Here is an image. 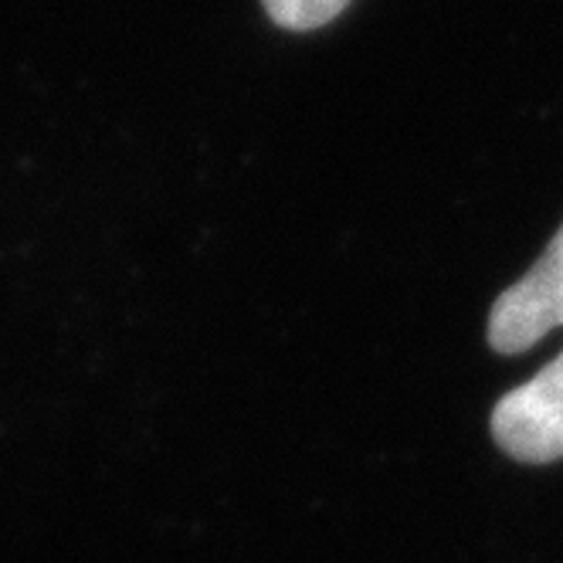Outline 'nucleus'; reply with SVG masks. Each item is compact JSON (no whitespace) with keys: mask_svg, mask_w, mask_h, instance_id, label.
Instances as JSON below:
<instances>
[{"mask_svg":"<svg viewBox=\"0 0 563 563\" xmlns=\"http://www.w3.org/2000/svg\"><path fill=\"white\" fill-rule=\"evenodd\" d=\"M493 438L516 462L543 465L563 459V353L499 400Z\"/></svg>","mask_w":563,"mask_h":563,"instance_id":"nucleus-1","label":"nucleus"},{"mask_svg":"<svg viewBox=\"0 0 563 563\" xmlns=\"http://www.w3.org/2000/svg\"><path fill=\"white\" fill-rule=\"evenodd\" d=\"M556 327H563V224L540 262L496 299L489 343L496 353H522Z\"/></svg>","mask_w":563,"mask_h":563,"instance_id":"nucleus-2","label":"nucleus"},{"mask_svg":"<svg viewBox=\"0 0 563 563\" xmlns=\"http://www.w3.org/2000/svg\"><path fill=\"white\" fill-rule=\"evenodd\" d=\"M268 18L289 31H312L330 24L350 0H262Z\"/></svg>","mask_w":563,"mask_h":563,"instance_id":"nucleus-3","label":"nucleus"}]
</instances>
